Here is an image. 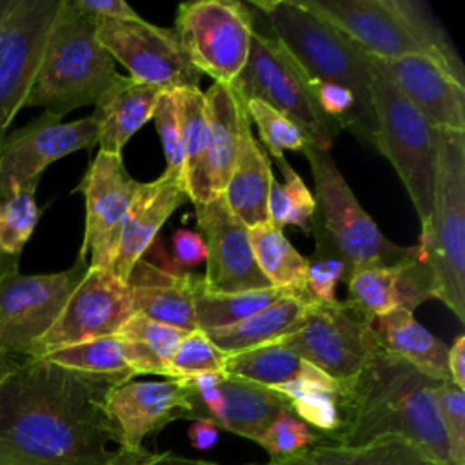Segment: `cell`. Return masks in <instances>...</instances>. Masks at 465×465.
Wrapping results in <instances>:
<instances>
[{
    "instance_id": "cell-8",
    "label": "cell",
    "mask_w": 465,
    "mask_h": 465,
    "mask_svg": "<svg viewBox=\"0 0 465 465\" xmlns=\"http://www.w3.org/2000/svg\"><path fill=\"white\" fill-rule=\"evenodd\" d=\"M231 85L243 100H258L282 113L307 143L322 151H329L341 131L322 113L311 82L296 62L272 36L260 31H254L247 64Z\"/></svg>"
},
{
    "instance_id": "cell-43",
    "label": "cell",
    "mask_w": 465,
    "mask_h": 465,
    "mask_svg": "<svg viewBox=\"0 0 465 465\" xmlns=\"http://www.w3.org/2000/svg\"><path fill=\"white\" fill-rule=\"evenodd\" d=\"M434 400L449 443L452 465H465V392L450 381H438Z\"/></svg>"
},
{
    "instance_id": "cell-13",
    "label": "cell",
    "mask_w": 465,
    "mask_h": 465,
    "mask_svg": "<svg viewBox=\"0 0 465 465\" xmlns=\"http://www.w3.org/2000/svg\"><path fill=\"white\" fill-rule=\"evenodd\" d=\"M129 285L109 269L87 267L53 327L38 340L31 358L82 341L116 336L131 318Z\"/></svg>"
},
{
    "instance_id": "cell-56",
    "label": "cell",
    "mask_w": 465,
    "mask_h": 465,
    "mask_svg": "<svg viewBox=\"0 0 465 465\" xmlns=\"http://www.w3.org/2000/svg\"><path fill=\"white\" fill-rule=\"evenodd\" d=\"M13 4H15V0H0V33H2V27H4L7 16H9V11H11Z\"/></svg>"
},
{
    "instance_id": "cell-49",
    "label": "cell",
    "mask_w": 465,
    "mask_h": 465,
    "mask_svg": "<svg viewBox=\"0 0 465 465\" xmlns=\"http://www.w3.org/2000/svg\"><path fill=\"white\" fill-rule=\"evenodd\" d=\"M89 18H118L134 20L140 15L124 0H71Z\"/></svg>"
},
{
    "instance_id": "cell-41",
    "label": "cell",
    "mask_w": 465,
    "mask_h": 465,
    "mask_svg": "<svg viewBox=\"0 0 465 465\" xmlns=\"http://www.w3.org/2000/svg\"><path fill=\"white\" fill-rule=\"evenodd\" d=\"M223 354L202 331L187 332L169 361V378H191L203 372L223 371Z\"/></svg>"
},
{
    "instance_id": "cell-31",
    "label": "cell",
    "mask_w": 465,
    "mask_h": 465,
    "mask_svg": "<svg viewBox=\"0 0 465 465\" xmlns=\"http://www.w3.org/2000/svg\"><path fill=\"white\" fill-rule=\"evenodd\" d=\"M305 452L318 465H445L400 434H383L354 447L318 440Z\"/></svg>"
},
{
    "instance_id": "cell-22",
    "label": "cell",
    "mask_w": 465,
    "mask_h": 465,
    "mask_svg": "<svg viewBox=\"0 0 465 465\" xmlns=\"http://www.w3.org/2000/svg\"><path fill=\"white\" fill-rule=\"evenodd\" d=\"M133 314L180 329L198 331L194 296L203 287V276L194 272H169L140 260L129 276Z\"/></svg>"
},
{
    "instance_id": "cell-51",
    "label": "cell",
    "mask_w": 465,
    "mask_h": 465,
    "mask_svg": "<svg viewBox=\"0 0 465 465\" xmlns=\"http://www.w3.org/2000/svg\"><path fill=\"white\" fill-rule=\"evenodd\" d=\"M218 430H220V427L214 420L200 418V420H194L187 436H189V441L193 443V447H196L200 450H207L216 443Z\"/></svg>"
},
{
    "instance_id": "cell-33",
    "label": "cell",
    "mask_w": 465,
    "mask_h": 465,
    "mask_svg": "<svg viewBox=\"0 0 465 465\" xmlns=\"http://www.w3.org/2000/svg\"><path fill=\"white\" fill-rule=\"evenodd\" d=\"M36 187L38 182H29L0 193V272L18 271L20 254L40 220Z\"/></svg>"
},
{
    "instance_id": "cell-52",
    "label": "cell",
    "mask_w": 465,
    "mask_h": 465,
    "mask_svg": "<svg viewBox=\"0 0 465 465\" xmlns=\"http://www.w3.org/2000/svg\"><path fill=\"white\" fill-rule=\"evenodd\" d=\"M134 465H218L214 461H205V460H191L174 452H160V454H151L147 452L138 463Z\"/></svg>"
},
{
    "instance_id": "cell-44",
    "label": "cell",
    "mask_w": 465,
    "mask_h": 465,
    "mask_svg": "<svg viewBox=\"0 0 465 465\" xmlns=\"http://www.w3.org/2000/svg\"><path fill=\"white\" fill-rule=\"evenodd\" d=\"M153 120L158 131V136L163 145L165 154V174L173 176L185 187V176H183V149H182V136H180V124H178V113L173 91H163L156 102V107L153 111Z\"/></svg>"
},
{
    "instance_id": "cell-32",
    "label": "cell",
    "mask_w": 465,
    "mask_h": 465,
    "mask_svg": "<svg viewBox=\"0 0 465 465\" xmlns=\"http://www.w3.org/2000/svg\"><path fill=\"white\" fill-rule=\"evenodd\" d=\"M256 263L269 283L289 296L311 302L307 292V256H302L271 222L249 227Z\"/></svg>"
},
{
    "instance_id": "cell-6",
    "label": "cell",
    "mask_w": 465,
    "mask_h": 465,
    "mask_svg": "<svg viewBox=\"0 0 465 465\" xmlns=\"http://www.w3.org/2000/svg\"><path fill=\"white\" fill-rule=\"evenodd\" d=\"M436 298L465 322V133L436 129L434 194L420 242Z\"/></svg>"
},
{
    "instance_id": "cell-54",
    "label": "cell",
    "mask_w": 465,
    "mask_h": 465,
    "mask_svg": "<svg viewBox=\"0 0 465 465\" xmlns=\"http://www.w3.org/2000/svg\"><path fill=\"white\" fill-rule=\"evenodd\" d=\"M20 361H22V358H15L0 349V383L18 367Z\"/></svg>"
},
{
    "instance_id": "cell-23",
    "label": "cell",
    "mask_w": 465,
    "mask_h": 465,
    "mask_svg": "<svg viewBox=\"0 0 465 465\" xmlns=\"http://www.w3.org/2000/svg\"><path fill=\"white\" fill-rule=\"evenodd\" d=\"M163 91L140 84L131 76L116 74L109 87L98 96L91 114L98 125V145L102 153L122 156L129 138L149 120Z\"/></svg>"
},
{
    "instance_id": "cell-10",
    "label": "cell",
    "mask_w": 465,
    "mask_h": 465,
    "mask_svg": "<svg viewBox=\"0 0 465 465\" xmlns=\"http://www.w3.org/2000/svg\"><path fill=\"white\" fill-rule=\"evenodd\" d=\"M254 15L236 0H198L178 5L176 36L191 64L214 82L232 84L247 64Z\"/></svg>"
},
{
    "instance_id": "cell-40",
    "label": "cell",
    "mask_w": 465,
    "mask_h": 465,
    "mask_svg": "<svg viewBox=\"0 0 465 465\" xmlns=\"http://www.w3.org/2000/svg\"><path fill=\"white\" fill-rule=\"evenodd\" d=\"M245 107L249 118L258 127L265 149L272 154L274 160L283 156V151H302L307 143L302 131L267 104L258 100H245Z\"/></svg>"
},
{
    "instance_id": "cell-1",
    "label": "cell",
    "mask_w": 465,
    "mask_h": 465,
    "mask_svg": "<svg viewBox=\"0 0 465 465\" xmlns=\"http://www.w3.org/2000/svg\"><path fill=\"white\" fill-rule=\"evenodd\" d=\"M131 378L22 358L0 383V465H109L120 430L107 396Z\"/></svg>"
},
{
    "instance_id": "cell-38",
    "label": "cell",
    "mask_w": 465,
    "mask_h": 465,
    "mask_svg": "<svg viewBox=\"0 0 465 465\" xmlns=\"http://www.w3.org/2000/svg\"><path fill=\"white\" fill-rule=\"evenodd\" d=\"M42 358L60 367L78 371V372H87V374H133L134 376V372L129 369L124 358L122 338L118 334L69 345L58 351L47 352Z\"/></svg>"
},
{
    "instance_id": "cell-16",
    "label": "cell",
    "mask_w": 465,
    "mask_h": 465,
    "mask_svg": "<svg viewBox=\"0 0 465 465\" xmlns=\"http://www.w3.org/2000/svg\"><path fill=\"white\" fill-rule=\"evenodd\" d=\"M98 145V125L93 116L64 124L44 111L27 125L11 131L0 143V193L11 191L40 176L53 162Z\"/></svg>"
},
{
    "instance_id": "cell-15",
    "label": "cell",
    "mask_w": 465,
    "mask_h": 465,
    "mask_svg": "<svg viewBox=\"0 0 465 465\" xmlns=\"http://www.w3.org/2000/svg\"><path fill=\"white\" fill-rule=\"evenodd\" d=\"M138 183L125 171L122 156L98 151L74 189L85 198V231L78 262L113 271L122 225Z\"/></svg>"
},
{
    "instance_id": "cell-11",
    "label": "cell",
    "mask_w": 465,
    "mask_h": 465,
    "mask_svg": "<svg viewBox=\"0 0 465 465\" xmlns=\"http://www.w3.org/2000/svg\"><path fill=\"white\" fill-rule=\"evenodd\" d=\"M87 267L76 260L73 267L49 274L0 272V349L15 358H31Z\"/></svg>"
},
{
    "instance_id": "cell-29",
    "label": "cell",
    "mask_w": 465,
    "mask_h": 465,
    "mask_svg": "<svg viewBox=\"0 0 465 465\" xmlns=\"http://www.w3.org/2000/svg\"><path fill=\"white\" fill-rule=\"evenodd\" d=\"M307 303V300L283 294L263 311L232 325L207 331L205 334L223 354H238L278 341L280 338L296 331V327L302 323Z\"/></svg>"
},
{
    "instance_id": "cell-18",
    "label": "cell",
    "mask_w": 465,
    "mask_h": 465,
    "mask_svg": "<svg viewBox=\"0 0 465 465\" xmlns=\"http://www.w3.org/2000/svg\"><path fill=\"white\" fill-rule=\"evenodd\" d=\"M196 225L207 249L203 285L211 292H245L272 287L260 271L249 227L227 207L222 194L194 205Z\"/></svg>"
},
{
    "instance_id": "cell-37",
    "label": "cell",
    "mask_w": 465,
    "mask_h": 465,
    "mask_svg": "<svg viewBox=\"0 0 465 465\" xmlns=\"http://www.w3.org/2000/svg\"><path fill=\"white\" fill-rule=\"evenodd\" d=\"M400 263V262H398ZM398 263L394 265H367L351 271L345 276L349 287L347 302L369 320H376L398 309L396 280Z\"/></svg>"
},
{
    "instance_id": "cell-34",
    "label": "cell",
    "mask_w": 465,
    "mask_h": 465,
    "mask_svg": "<svg viewBox=\"0 0 465 465\" xmlns=\"http://www.w3.org/2000/svg\"><path fill=\"white\" fill-rule=\"evenodd\" d=\"M283 294L285 292L276 287L245 292H211L203 285L194 296V316L198 331L207 332L232 325L263 311Z\"/></svg>"
},
{
    "instance_id": "cell-5",
    "label": "cell",
    "mask_w": 465,
    "mask_h": 465,
    "mask_svg": "<svg viewBox=\"0 0 465 465\" xmlns=\"http://www.w3.org/2000/svg\"><path fill=\"white\" fill-rule=\"evenodd\" d=\"M302 153L309 160L314 180L316 207L311 218L314 252L338 256L345 263V276L358 267L401 262L409 247L385 238L356 200L331 153L311 143H305Z\"/></svg>"
},
{
    "instance_id": "cell-35",
    "label": "cell",
    "mask_w": 465,
    "mask_h": 465,
    "mask_svg": "<svg viewBox=\"0 0 465 465\" xmlns=\"http://www.w3.org/2000/svg\"><path fill=\"white\" fill-rule=\"evenodd\" d=\"M302 358H298L283 345L272 341L227 356L223 372L227 376L272 389L296 378L302 371Z\"/></svg>"
},
{
    "instance_id": "cell-12",
    "label": "cell",
    "mask_w": 465,
    "mask_h": 465,
    "mask_svg": "<svg viewBox=\"0 0 465 465\" xmlns=\"http://www.w3.org/2000/svg\"><path fill=\"white\" fill-rule=\"evenodd\" d=\"M98 42L129 76L162 91L198 89L202 73L191 64L176 33L145 22L91 18Z\"/></svg>"
},
{
    "instance_id": "cell-42",
    "label": "cell",
    "mask_w": 465,
    "mask_h": 465,
    "mask_svg": "<svg viewBox=\"0 0 465 465\" xmlns=\"http://www.w3.org/2000/svg\"><path fill=\"white\" fill-rule=\"evenodd\" d=\"M318 440L320 434L314 432L305 421H302L292 411H283L272 420V423L263 430L256 443L269 452L271 460H274L309 449Z\"/></svg>"
},
{
    "instance_id": "cell-48",
    "label": "cell",
    "mask_w": 465,
    "mask_h": 465,
    "mask_svg": "<svg viewBox=\"0 0 465 465\" xmlns=\"http://www.w3.org/2000/svg\"><path fill=\"white\" fill-rule=\"evenodd\" d=\"M173 256L180 267L200 265L207 258L203 238L191 229H176L173 234Z\"/></svg>"
},
{
    "instance_id": "cell-24",
    "label": "cell",
    "mask_w": 465,
    "mask_h": 465,
    "mask_svg": "<svg viewBox=\"0 0 465 465\" xmlns=\"http://www.w3.org/2000/svg\"><path fill=\"white\" fill-rule=\"evenodd\" d=\"M272 176L271 160L251 133V118L245 107L234 165L222 196L247 227L269 222L267 198Z\"/></svg>"
},
{
    "instance_id": "cell-39",
    "label": "cell",
    "mask_w": 465,
    "mask_h": 465,
    "mask_svg": "<svg viewBox=\"0 0 465 465\" xmlns=\"http://www.w3.org/2000/svg\"><path fill=\"white\" fill-rule=\"evenodd\" d=\"M398 309L414 312L423 302L436 298V282L425 251L420 243L411 245L405 258L398 263L396 280Z\"/></svg>"
},
{
    "instance_id": "cell-45",
    "label": "cell",
    "mask_w": 465,
    "mask_h": 465,
    "mask_svg": "<svg viewBox=\"0 0 465 465\" xmlns=\"http://www.w3.org/2000/svg\"><path fill=\"white\" fill-rule=\"evenodd\" d=\"M187 332L153 322L145 316L140 314H131V318L124 323V327L120 329L118 336L125 338V340H134L143 343L151 352H154L167 367L169 361L173 358V354L176 352V349L180 347L183 336Z\"/></svg>"
},
{
    "instance_id": "cell-26",
    "label": "cell",
    "mask_w": 465,
    "mask_h": 465,
    "mask_svg": "<svg viewBox=\"0 0 465 465\" xmlns=\"http://www.w3.org/2000/svg\"><path fill=\"white\" fill-rule=\"evenodd\" d=\"M374 331L387 352L405 360L430 380L450 381L447 371L449 347L418 323L412 312L394 309L374 320Z\"/></svg>"
},
{
    "instance_id": "cell-53",
    "label": "cell",
    "mask_w": 465,
    "mask_h": 465,
    "mask_svg": "<svg viewBox=\"0 0 465 465\" xmlns=\"http://www.w3.org/2000/svg\"><path fill=\"white\" fill-rule=\"evenodd\" d=\"M265 465H318V463H314L303 449V450H298V452H292V454H287V456L274 458Z\"/></svg>"
},
{
    "instance_id": "cell-7",
    "label": "cell",
    "mask_w": 465,
    "mask_h": 465,
    "mask_svg": "<svg viewBox=\"0 0 465 465\" xmlns=\"http://www.w3.org/2000/svg\"><path fill=\"white\" fill-rule=\"evenodd\" d=\"M371 96L376 120L372 145L398 173L423 225L429 220L434 194L436 127L403 96L372 56Z\"/></svg>"
},
{
    "instance_id": "cell-30",
    "label": "cell",
    "mask_w": 465,
    "mask_h": 465,
    "mask_svg": "<svg viewBox=\"0 0 465 465\" xmlns=\"http://www.w3.org/2000/svg\"><path fill=\"white\" fill-rule=\"evenodd\" d=\"M287 398L291 411L314 427L320 440L331 438L340 427V387L318 367L303 361L296 378L272 387Z\"/></svg>"
},
{
    "instance_id": "cell-20",
    "label": "cell",
    "mask_w": 465,
    "mask_h": 465,
    "mask_svg": "<svg viewBox=\"0 0 465 465\" xmlns=\"http://www.w3.org/2000/svg\"><path fill=\"white\" fill-rule=\"evenodd\" d=\"M378 62L432 127L465 133V85L443 67L423 54Z\"/></svg>"
},
{
    "instance_id": "cell-27",
    "label": "cell",
    "mask_w": 465,
    "mask_h": 465,
    "mask_svg": "<svg viewBox=\"0 0 465 465\" xmlns=\"http://www.w3.org/2000/svg\"><path fill=\"white\" fill-rule=\"evenodd\" d=\"M218 387L222 392L218 427L252 441L263 434L280 412L291 411L285 396L258 383L225 374Z\"/></svg>"
},
{
    "instance_id": "cell-21",
    "label": "cell",
    "mask_w": 465,
    "mask_h": 465,
    "mask_svg": "<svg viewBox=\"0 0 465 465\" xmlns=\"http://www.w3.org/2000/svg\"><path fill=\"white\" fill-rule=\"evenodd\" d=\"M187 200L185 187L165 173L153 182L138 183L122 225L113 262V272L122 282H129L131 271L151 247L160 227Z\"/></svg>"
},
{
    "instance_id": "cell-17",
    "label": "cell",
    "mask_w": 465,
    "mask_h": 465,
    "mask_svg": "<svg viewBox=\"0 0 465 465\" xmlns=\"http://www.w3.org/2000/svg\"><path fill=\"white\" fill-rule=\"evenodd\" d=\"M107 412L120 430V449L143 450L149 434L182 418H205L198 394L185 378L158 381H125L107 396Z\"/></svg>"
},
{
    "instance_id": "cell-14",
    "label": "cell",
    "mask_w": 465,
    "mask_h": 465,
    "mask_svg": "<svg viewBox=\"0 0 465 465\" xmlns=\"http://www.w3.org/2000/svg\"><path fill=\"white\" fill-rule=\"evenodd\" d=\"M62 0H15L0 33V143L25 105Z\"/></svg>"
},
{
    "instance_id": "cell-9",
    "label": "cell",
    "mask_w": 465,
    "mask_h": 465,
    "mask_svg": "<svg viewBox=\"0 0 465 465\" xmlns=\"http://www.w3.org/2000/svg\"><path fill=\"white\" fill-rule=\"evenodd\" d=\"M276 343L318 367L338 387L349 385L378 347L374 322L349 302H309L302 323Z\"/></svg>"
},
{
    "instance_id": "cell-50",
    "label": "cell",
    "mask_w": 465,
    "mask_h": 465,
    "mask_svg": "<svg viewBox=\"0 0 465 465\" xmlns=\"http://www.w3.org/2000/svg\"><path fill=\"white\" fill-rule=\"evenodd\" d=\"M449 380L458 389L465 391V334L456 336L447 352Z\"/></svg>"
},
{
    "instance_id": "cell-25",
    "label": "cell",
    "mask_w": 465,
    "mask_h": 465,
    "mask_svg": "<svg viewBox=\"0 0 465 465\" xmlns=\"http://www.w3.org/2000/svg\"><path fill=\"white\" fill-rule=\"evenodd\" d=\"M207 136H209V174L213 194L223 193L238 149L245 100L231 84L213 82L203 93Z\"/></svg>"
},
{
    "instance_id": "cell-4",
    "label": "cell",
    "mask_w": 465,
    "mask_h": 465,
    "mask_svg": "<svg viewBox=\"0 0 465 465\" xmlns=\"http://www.w3.org/2000/svg\"><path fill=\"white\" fill-rule=\"evenodd\" d=\"M116 74L114 60L98 42L93 20L71 0H62L25 105L44 107L62 118L73 109L96 104Z\"/></svg>"
},
{
    "instance_id": "cell-3",
    "label": "cell",
    "mask_w": 465,
    "mask_h": 465,
    "mask_svg": "<svg viewBox=\"0 0 465 465\" xmlns=\"http://www.w3.org/2000/svg\"><path fill=\"white\" fill-rule=\"evenodd\" d=\"M272 31V38L303 71L309 82L336 84L349 89L372 134L376 120L371 96V56L341 31L298 0H252Z\"/></svg>"
},
{
    "instance_id": "cell-47",
    "label": "cell",
    "mask_w": 465,
    "mask_h": 465,
    "mask_svg": "<svg viewBox=\"0 0 465 465\" xmlns=\"http://www.w3.org/2000/svg\"><path fill=\"white\" fill-rule=\"evenodd\" d=\"M276 163L285 178V183H282L287 205H289V218L287 225H296L305 232H311V218L314 214V196L300 178V174L291 167V163L285 160V156L276 158Z\"/></svg>"
},
{
    "instance_id": "cell-36",
    "label": "cell",
    "mask_w": 465,
    "mask_h": 465,
    "mask_svg": "<svg viewBox=\"0 0 465 465\" xmlns=\"http://www.w3.org/2000/svg\"><path fill=\"white\" fill-rule=\"evenodd\" d=\"M394 5L398 7L405 24L409 25L423 56L436 62L458 84L465 85V69L460 60V54L450 36L445 33V29L432 15L429 5L418 0H394Z\"/></svg>"
},
{
    "instance_id": "cell-2",
    "label": "cell",
    "mask_w": 465,
    "mask_h": 465,
    "mask_svg": "<svg viewBox=\"0 0 465 465\" xmlns=\"http://www.w3.org/2000/svg\"><path fill=\"white\" fill-rule=\"evenodd\" d=\"M436 385V380L387 352L378 341L361 372L340 389V427L323 441L354 447L383 434H400L438 461L452 465L434 400Z\"/></svg>"
},
{
    "instance_id": "cell-19",
    "label": "cell",
    "mask_w": 465,
    "mask_h": 465,
    "mask_svg": "<svg viewBox=\"0 0 465 465\" xmlns=\"http://www.w3.org/2000/svg\"><path fill=\"white\" fill-rule=\"evenodd\" d=\"M365 54L391 62L423 54L394 0H302Z\"/></svg>"
},
{
    "instance_id": "cell-28",
    "label": "cell",
    "mask_w": 465,
    "mask_h": 465,
    "mask_svg": "<svg viewBox=\"0 0 465 465\" xmlns=\"http://www.w3.org/2000/svg\"><path fill=\"white\" fill-rule=\"evenodd\" d=\"M182 149H183V176L187 198L198 205L214 198L209 174V136L205 118V100L200 89L173 91Z\"/></svg>"
},
{
    "instance_id": "cell-46",
    "label": "cell",
    "mask_w": 465,
    "mask_h": 465,
    "mask_svg": "<svg viewBox=\"0 0 465 465\" xmlns=\"http://www.w3.org/2000/svg\"><path fill=\"white\" fill-rule=\"evenodd\" d=\"M345 278V263L332 254L307 256V292L311 302H334L336 285Z\"/></svg>"
},
{
    "instance_id": "cell-55",
    "label": "cell",
    "mask_w": 465,
    "mask_h": 465,
    "mask_svg": "<svg viewBox=\"0 0 465 465\" xmlns=\"http://www.w3.org/2000/svg\"><path fill=\"white\" fill-rule=\"evenodd\" d=\"M145 454H147V450L127 452V450H124V449H118L116 458H114L109 465H134V463H138Z\"/></svg>"
}]
</instances>
